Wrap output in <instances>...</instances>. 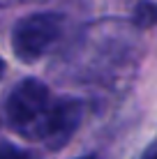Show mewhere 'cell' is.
<instances>
[{
	"instance_id": "cell-1",
	"label": "cell",
	"mask_w": 157,
	"mask_h": 159,
	"mask_svg": "<svg viewBox=\"0 0 157 159\" xmlns=\"http://www.w3.org/2000/svg\"><path fill=\"white\" fill-rule=\"evenodd\" d=\"M48 104H51V92L44 81L32 79V76L19 81L5 102L7 125L21 136L37 139V129L42 125Z\"/></svg>"
},
{
	"instance_id": "cell-2",
	"label": "cell",
	"mask_w": 157,
	"mask_h": 159,
	"mask_svg": "<svg viewBox=\"0 0 157 159\" xmlns=\"http://www.w3.org/2000/svg\"><path fill=\"white\" fill-rule=\"evenodd\" d=\"M62 32V16L53 12L28 14L12 30V51L21 62H35L56 44Z\"/></svg>"
},
{
	"instance_id": "cell-3",
	"label": "cell",
	"mask_w": 157,
	"mask_h": 159,
	"mask_svg": "<svg viewBox=\"0 0 157 159\" xmlns=\"http://www.w3.org/2000/svg\"><path fill=\"white\" fill-rule=\"evenodd\" d=\"M83 120V102L76 97H60L51 102L37 129V139L44 141L48 150H60L76 134Z\"/></svg>"
},
{
	"instance_id": "cell-4",
	"label": "cell",
	"mask_w": 157,
	"mask_h": 159,
	"mask_svg": "<svg viewBox=\"0 0 157 159\" xmlns=\"http://www.w3.org/2000/svg\"><path fill=\"white\" fill-rule=\"evenodd\" d=\"M157 21V7L153 0H141V2L136 5V9H134V23L139 25L141 30H148L153 28Z\"/></svg>"
},
{
	"instance_id": "cell-5",
	"label": "cell",
	"mask_w": 157,
	"mask_h": 159,
	"mask_svg": "<svg viewBox=\"0 0 157 159\" xmlns=\"http://www.w3.org/2000/svg\"><path fill=\"white\" fill-rule=\"evenodd\" d=\"M0 159H28V152L14 143H0Z\"/></svg>"
},
{
	"instance_id": "cell-6",
	"label": "cell",
	"mask_w": 157,
	"mask_h": 159,
	"mask_svg": "<svg viewBox=\"0 0 157 159\" xmlns=\"http://www.w3.org/2000/svg\"><path fill=\"white\" fill-rule=\"evenodd\" d=\"M155 155H157V145L150 143L148 148H145V152H143V159H155Z\"/></svg>"
},
{
	"instance_id": "cell-7",
	"label": "cell",
	"mask_w": 157,
	"mask_h": 159,
	"mask_svg": "<svg viewBox=\"0 0 157 159\" xmlns=\"http://www.w3.org/2000/svg\"><path fill=\"white\" fill-rule=\"evenodd\" d=\"M2 76H5V60L0 58V81H2Z\"/></svg>"
},
{
	"instance_id": "cell-8",
	"label": "cell",
	"mask_w": 157,
	"mask_h": 159,
	"mask_svg": "<svg viewBox=\"0 0 157 159\" xmlns=\"http://www.w3.org/2000/svg\"><path fill=\"white\" fill-rule=\"evenodd\" d=\"M79 159H95V157H93V155H90V157H79Z\"/></svg>"
}]
</instances>
